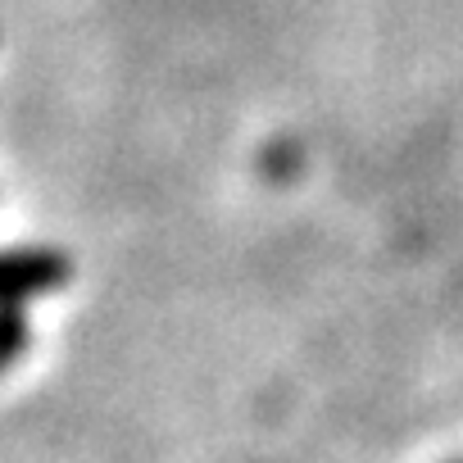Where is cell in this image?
Masks as SVG:
<instances>
[{
    "label": "cell",
    "mask_w": 463,
    "mask_h": 463,
    "mask_svg": "<svg viewBox=\"0 0 463 463\" xmlns=\"http://www.w3.org/2000/svg\"><path fill=\"white\" fill-rule=\"evenodd\" d=\"M28 341H33L28 309L0 300V368H5V364H19V359L28 354Z\"/></svg>",
    "instance_id": "cell-2"
},
{
    "label": "cell",
    "mask_w": 463,
    "mask_h": 463,
    "mask_svg": "<svg viewBox=\"0 0 463 463\" xmlns=\"http://www.w3.org/2000/svg\"><path fill=\"white\" fill-rule=\"evenodd\" d=\"M69 278H73V260L64 250H46V246L0 250V300L5 305L51 296V291L69 287Z\"/></svg>",
    "instance_id": "cell-1"
}]
</instances>
